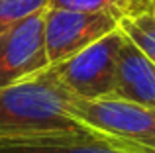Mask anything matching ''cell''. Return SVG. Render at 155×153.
Instances as JSON below:
<instances>
[{"label": "cell", "mask_w": 155, "mask_h": 153, "mask_svg": "<svg viewBox=\"0 0 155 153\" xmlns=\"http://www.w3.org/2000/svg\"><path fill=\"white\" fill-rule=\"evenodd\" d=\"M71 92L47 71L0 88V142L83 128L69 114Z\"/></svg>", "instance_id": "cell-1"}, {"label": "cell", "mask_w": 155, "mask_h": 153, "mask_svg": "<svg viewBox=\"0 0 155 153\" xmlns=\"http://www.w3.org/2000/svg\"><path fill=\"white\" fill-rule=\"evenodd\" d=\"M124 31H110L102 39L94 41L87 49L73 57L47 67L49 73L61 86L79 98H106L116 92L118 53H120Z\"/></svg>", "instance_id": "cell-2"}, {"label": "cell", "mask_w": 155, "mask_h": 153, "mask_svg": "<svg viewBox=\"0 0 155 153\" xmlns=\"http://www.w3.org/2000/svg\"><path fill=\"white\" fill-rule=\"evenodd\" d=\"M69 114L81 124L155 153V110L118 96L69 100Z\"/></svg>", "instance_id": "cell-3"}, {"label": "cell", "mask_w": 155, "mask_h": 153, "mask_svg": "<svg viewBox=\"0 0 155 153\" xmlns=\"http://www.w3.org/2000/svg\"><path fill=\"white\" fill-rule=\"evenodd\" d=\"M118 30V22L104 14H87L65 8L43 12V35L49 65L61 63Z\"/></svg>", "instance_id": "cell-4"}, {"label": "cell", "mask_w": 155, "mask_h": 153, "mask_svg": "<svg viewBox=\"0 0 155 153\" xmlns=\"http://www.w3.org/2000/svg\"><path fill=\"white\" fill-rule=\"evenodd\" d=\"M47 67L43 12L0 31V88L39 75Z\"/></svg>", "instance_id": "cell-5"}, {"label": "cell", "mask_w": 155, "mask_h": 153, "mask_svg": "<svg viewBox=\"0 0 155 153\" xmlns=\"http://www.w3.org/2000/svg\"><path fill=\"white\" fill-rule=\"evenodd\" d=\"M0 153H153L88 126L0 142Z\"/></svg>", "instance_id": "cell-6"}, {"label": "cell", "mask_w": 155, "mask_h": 153, "mask_svg": "<svg viewBox=\"0 0 155 153\" xmlns=\"http://www.w3.org/2000/svg\"><path fill=\"white\" fill-rule=\"evenodd\" d=\"M114 96L132 100L155 110V65L128 37H124L120 53H118Z\"/></svg>", "instance_id": "cell-7"}, {"label": "cell", "mask_w": 155, "mask_h": 153, "mask_svg": "<svg viewBox=\"0 0 155 153\" xmlns=\"http://www.w3.org/2000/svg\"><path fill=\"white\" fill-rule=\"evenodd\" d=\"M47 8H65L87 14H104L116 22L151 12V0H49Z\"/></svg>", "instance_id": "cell-8"}, {"label": "cell", "mask_w": 155, "mask_h": 153, "mask_svg": "<svg viewBox=\"0 0 155 153\" xmlns=\"http://www.w3.org/2000/svg\"><path fill=\"white\" fill-rule=\"evenodd\" d=\"M118 28L155 65V14L145 12L134 18H124L118 22Z\"/></svg>", "instance_id": "cell-9"}, {"label": "cell", "mask_w": 155, "mask_h": 153, "mask_svg": "<svg viewBox=\"0 0 155 153\" xmlns=\"http://www.w3.org/2000/svg\"><path fill=\"white\" fill-rule=\"evenodd\" d=\"M49 0H0V31L47 10Z\"/></svg>", "instance_id": "cell-10"}, {"label": "cell", "mask_w": 155, "mask_h": 153, "mask_svg": "<svg viewBox=\"0 0 155 153\" xmlns=\"http://www.w3.org/2000/svg\"><path fill=\"white\" fill-rule=\"evenodd\" d=\"M151 14H155V0H151Z\"/></svg>", "instance_id": "cell-11"}]
</instances>
